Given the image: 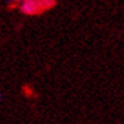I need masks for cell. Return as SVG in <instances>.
<instances>
[{
    "label": "cell",
    "instance_id": "6da1fadb",
    "mask_svg": "<svg viewBox=\"0 0 124 124\" xmlns=\"http://www.w3.org/2000/svg\"><path fill=\"white\" fill-rule=\"evenodd\" d=\"M54 4L56 1H52V0H45V1L43 0H27L21 3L20 10L25 16H36L47 8H52Z\"/></svg>",
    "mask_w": 124,
    "mask_h": 124
},
{
    "label": "cell",
    "instance_id": "7a4b0ae2",
    "mask_svg": "<svg viewBox=\"0 0 124 124\" xmlns=\"http://www.w3.org/2000/svg\"><path fill=\"white\" fill-rule=\"evenodd\" d=\"M1 99H3V95H1V93H0V101H1Z\"/></svg>",
    "mask_w": 124,
    "mask_h": 124
}]
</instances>
